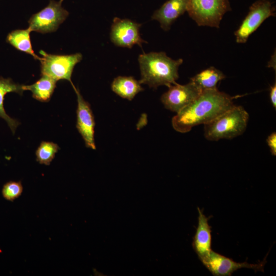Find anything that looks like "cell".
<instances>
[{"label": "cell", "mask_w": 276, "mask_h": 276, "mask_svg": "<svg viewBox=\"0 0 276 276\" xmlns=\"http://www.w3.org/2000/svg\"><path fill=\"white\" fill-rule=\"evenodd\" d=\"M235 98L217 88L203 90L172 118V126L176 131L186 133L195 126L204 125L233 106Z\"/></svg>", "instance_id": "cell-1"}, {"label": "cell", "mask_w": 276, "mask_h": 276, "mask_svg": "<svg viewBox=\"0 0 276 276\" xmlns=\"http://www.w3.org/2000/svg\"><path fill=\"white\" fill-rule=\"evenodd\" d=\"M138 61L141 75L139 82L156 88L160 85L168 87L176 83L178 67L183 60H174L164 52H144L139 55Z\"/></svg>", "instance_id": "cell-2"}, {"label": "cell", "mask_w": 276, "mask_h": 276, "mask_svg": "<svg viewBox=\"0 0 276 276\" xmlns=\"http://www.w3.org/2000/svg\"><path fill=\"white\" fill-rule=\"evenodd\" d=\"M248 119L249 114L242 106L234 105L204 124V136L212 141L234 138L245 131Z\"/></svg>", "instance_id": "cell-3"}, {"label": "cell", "mask_w": 276, "mask_h": 276, "mask_svg": "<svg viewBox=\"0 0 276 276\" xmlns=\"http://www.w3.org/2000/svg\"><path fill=\"white\" fill-rule=\"evenodd\" d=\"M231 10L228 0H187V11L199 26L218 28L223 16Z\"/></svg>", "instance_id": "cell-4"}, {"label": "cell", "mask_w": 276, "mask_h": 276, "mask_svg": "<svg viewBox=\"0 0 276 276\" xmlns=\"http://www.w3.org/2000/svg\"><path fill=\"white\" fill-rule=\"evenodd\" d=\"M42 55L39 61L41 75L49 77L56 81L66 80L72 85L71 77L75 66L82 59L81 53L71 55H54L40 51Z\"/></svg>", "instance_id": "cell-5"}, {"label": "cell", "mask_w": 276, "mask_h": 276, "mask_svg": "<svg viewBox=\"0 0 276 276\" xmlns=\"http://www.w3.org/2000/svg\"><path fill=\"white\" fill-rule=\"evenodd\" d=\"M275 9L268 0H258L249 7L248 13L238 29L235 32L236 41L245 43L253 33L267 18L275 16Z\"/></svg>", "instance_id": "cell-6"}, {"label": "cell", "mask_w": 276, "mask_h": 276, "mask_svg": "<svg viewBox=\"0 0 276 276\" xmlns=\"http://www.w3.org/2000/svg\"><path fill=\"white\" fill-rule=\"evenodd\" d=\"M68 14L62 6V3L51 0L47 6L32 15L28 21V28L31 31L41 33L56 31Z\"/></svg>", "instance_id": "cell-7"}, {"label": "cell", "mask_w": 276, "mask_h": 276, "mask_svg": "<svg viewBox=\"0 0 276 276\" xmlns=\"http://www.w3.org/2000/svg\"><path fill=\"white\" fill-rule=\"evenodd\" d=\"M266 257L258 264H249L246 261L238 263L211 250L209 255L201 261L203 265L214 276H231L233 272L242 268H250L255 272H264Z\"/></svg>", "instance_id": "cell-8"}, {"label": "cell", "mask_w": 276, "mask_h": 276, "mask_svg": "<svg viewBox=\"0 0 276 276\" xmlns=\"http://www.w3.org/2000/svg\"><path fill=\"white\" fill-rule=\"evenodd\" d=\"M168 90L161 97L165 107L178 113L194 101L202 90L193 82L181 85L177 83L168 86Z\"/></svg>", "instance_id": "cell-9"}, {"label": "cell", "mask_w": 276, "mask_h": 276, "mask_svg": "<svg viewBox=\"0 0 276 276\" xmlns=\"http://www.w3.org/2000/svg\"><path fill=\"white\" fill-rule=\"evenodd\" d=\"M142 24L130 19L114 17L111 26L110 38L116 46L131 48L137 44L140 47L147 41L143 40L140 34Z\"/></svg>", "instance_id": "cell-10"}, {"label": "cell", "mask_w": 276, "mask_h": 276, "mask_svg": "<svg viewBox=\"0 0 276 276\" xmlns=\"http://www.w3.org/2000/svg\"><path fill=\"white\" fill-rule=\"evenodd\" d=\"M73 87L77 95L78 102L76 128L81 135L86 147L95 150V122L90 105L83 99L79 89L75 86Z\"/></svg>", "instance_id": "cell-11"}, {"label": "cell", "mask_w": 276, "mask_h": 276, "mask_svg": "<svg viewBox=\"0 0 276 276\" xmlns=\"http://www.w3.org/2000/svg\"><path fill=\"white\" fill-rule=\"evenodd\" d=\"M198 225L193 237L192 246L199 260L205 258L211 252V228L209 224L210 217L204 215L198 207Z\"/></svg>", "instance_id": "cell-12"}, {"label": "cell", "mask_w": 276, "mask_h": 276, "mask_svg": "<svg viewBox=\"0 0 276 276\" xmlns=\"http://www.w3.org/2000/svg\"><path fill=\"white\" fill-rule=\"evenodd\" d=\"M187 0H168L153 13L152 19L158 21L164 31H168L172 24L187 11Z\"/></svg>", "instance_id": "cell-13"}, {"label": "cell", "mask_w": 276, "mask_h": 276, "mask_svg": "<svg viewBox=\"0 0 276 276\" xmlns=\"http://www.w3.org/2000/svg\"><path fill=\"white\" fill-rule=\"evenodd\" d=\"M23 85L15 83L10 78L5 79L0 77V118L6 121L13 134L20 123L6 113L4 107V97L7 94L12 92L22 95L24 91Z\"/></svg>", "instance_id": "cell-14"}, {"label": "cell", "mask_w": 276, "mask_h": 276, "mask_svg": "<svg viewBox=\"0 0 276 276\" xmlns=\"http://www.w3.org/2000/svg\"><path fill=\"white\" fill-rule=\"evenodd\" d=\"M111 88L117 95L130 101L144 90L139 81L131 76L116 77L111 83Z\"/></svg>", "instance_id": "cell-15"}, {"label": "cell", "mask_w": 276, "mask_h": 276, "mask_svg": "<svg viewBox=\"0 0 276 276\" xmlns=\"http://www.w3.org/2000/svg\"><path fill=\"white\" fill-rule=\"evenodd\" d=\"M56 81L44 75L33 84L23 85L24 90H30L32 93V97L36 100L47 102L50 101L55 88L56 87Z\"/></svg>", "instance_id": "cell-16"}, {"label": "cell", "mask_w": 276, "mask_h": 276, "mask_svg": "<svg viewBox=\"0 0 276 276\" xmlns=\"http://www.w3.org/2000/svg\"><path fill=\"white\" fill-rule=\"evenodd\" d=\"M31 32L29 28L12 31L8 34L6 41L17 50L29 54L35 60H39L40 57L38 56L32 49L30 35Z\"/></svg>", "instance_id": "cell-17"}, {"label": "cell", "mask_w": 276, "mask_h": 276, "mask_svg": "<svg viewBox=\"0 0 276 276\" xmlns=\"http://www.w3.org/2000/svg\"><path fill=\"white\" fill-rule=\"evenodd\" d=\"M225 78V76L221 71L211 66L197 74L190 81L203 91L217 88L218 82Z\"/></svg>", "instance_id": "cell-18"}, {"label": "cell", "mask_w": 276, "mask_h": 276, "mask_svg": "<svg viewBox=\"0 0 276 276\" xmlns=\"http://www.w3.org/2000/svg\"><path fill=\"white\" fill-rule=\"evenodd\" d=\"M59 149V146L56 143L42 141L35 152L36 160L40 164L50 165Z\"/></svg>", "instance_id": "cell-19"}, {"label": "cell", "mask_w": 276, "mask_h": 276, "mask_svg": "<svg viewBox=\"0 0 276 276\" xmlns=\"http://www.w3.org/2000/svg\"><path fill=\"white\" fill-rule=\"evenodd\" d=\"M22 191L21 181H9L3 186L2 193L6 200L13 201L21 195Z\"/></svg>", "instance_id": "cell-20"}, {"label": "cell", "mask_w": 276, "mask_h": 276, "mask_svg": "<svg viewBox=\"0 0 276 276\" xmlns=\"http://www.w3.org/2000/svg\"><path fill=\"white\" fill-rule=\"evenodd\" d=\"M266 142L272 155H276V133L273 132L268 135Z\"/></svg>", "instance_id": "cell-21"}, {"label": "cell", "mask_w": 276, "mask_h": 276, "mask_svg": "<svg viewBox=\"0 0 276 276\" xmlns=\"http://www.w3.org/2000/svg\"><path fill=\"white\" fill-rule=\"evenodd\" d=\"M269 97L271 103L274 108H276V83L275 82L270 86Z\"/></svg>", "instance_id": "cell-22"}, {"label": "cell", "mask_w": 276, "mask_h": 276, "mask_svg": "<svg viewBox=\"0 0 276 276\" xmlns=\"http://www.w3.org/2000/svg\"><path fill=\"white\" fill-rule=\"evenodd\" d=\"M274 60H275V54L274 52V55H273V56L271 57V59L268 62V66L269 67H272L274 70H275V65H274Z\"/></svg>", "instance_id": "cell-23"}, {"label": "cell", "mask_w": 276, "mask_h": 276, "mask_svg": "<svg viewBox=\"0 0 276 276\" xmlns=\"http://www.w3.org/2000/svg\"><path fill=\"white\" fill-rule=\"evenodd\" d=\"M63 1V0H60L59 2H61V3H62V2Z\"/></svg>", "instance_id": "cell-24"}]
</instances>
